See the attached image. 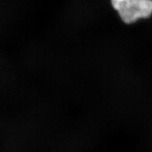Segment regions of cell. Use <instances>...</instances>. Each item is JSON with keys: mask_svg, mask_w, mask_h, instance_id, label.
<instances>
[{"mask_svg": "<svg viewBox=\"0 0 152 152\" xmlns=\"http://www.w3.org/2000/svg\"><path fill=\"white\" fill-rule=\"evenodd\" d=\"M123 23L132 24L152 16V0H111Z\"/></svg>", "mask_w": 152, "mask_h": 152, "instance_id": "6da1fadb", "label": "cell"}]
</instances>
